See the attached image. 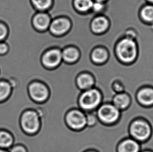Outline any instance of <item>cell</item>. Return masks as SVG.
I'll list each match as a JSON object with an SVG mask.
<instances>
[{"label":"cell","instance_id":"6da1fadb","mask_svg":"<svg viewBox=\"0 0 153 152\" xmlns=\"http://www.w3.org/2000/svg\"><path fill=\"white\" fill-rule=\"evenodd\" d=\"M102 104V93L95 87L82 91L79 97V109L85 113L96 111Z\"/></svg>","mask_w":153,"mask_h":152},{"label":"cell","instance_id":"7a4b0ae2","mask_svg":"<svg viewBox=\"0 0 153 152\" xmlns=\"http://www.w3.org/2000/svg\"><path fill=\"white\" fill-rule=\"evenodd\" d=\"M115 51L120 61L124 64L130 63L134 61L137 57V44L131 38H123L118 41Z\"/></svg>","mask_w":153,"mask_h":152},{"label":"cell","instance_id":"3957f363","mask_svg":"<svg viewBox=\"0 0 153 152\" xmlns=\"http://www.w3.org/2000/svg\"><path fill=\"white\" fill-rule=\"evenodd\" d=\"M152 130L148 121L137 118L131 122L129 127L130 138L140 143L146 142L151 136Z\"/></svg>","mask_w":153,"mask_h":152},{"label":"cell","instance_id":"277c9868","mask_svg":"<svg viewBox=\"0 0 153 152\" xmlns=\"http://www.w3.org/2000/svg\"><path fill=\"white\" fill-rule=\"evenodd\" d=\"M96 115L102 123L111 125L120 119L121 111L112 103H103L96 109Z\"/></svg>","mask_w":153,"mask_h":152},{"label":"cell","instance_id":"5b68a950","mask_svg":"<svg viewBox=\"0 0 153 152\" xmlns=\"http://www.w3.org/2000/svg\"><path fill=\"white\" fill-rule=\"evenodd\" d=\"M21 125L26 134L29 135L37 134L41 125L39 116L34 110L25 111L21 116Z\"/></svg>","mask_w":153,"mask_h":152},{"label":"cell","instance_id":"8992f818","mask_svg":"<svg viewBox=\"0 0 153 152\" xmlns=\"http://www.w3.org/2000/svg\"><path fill=\"white\" fill-rule=\"evenodd\" d=\"M66 125L70 129L79 131L86 127V116L80 109H73L68 111L65 117Z\"/></svg>","mask_w":153,"mask_h":152},{"label":"cell","instance_id":"52a82bcc","mask_svg":"<svg viewBox=\"0 0 153 152\" xmlns=\"http://www.w3.org/2000/svg\"><path fill=\"white\" fill-rule=\"evenodd\" d=\"M29 96L37 103L45 102L49 97V90L46 84L39 81L31 82L28 86Z\"/></svg>","mask_w":153,"mask_h":152},{"label":"cell","instance_id":"ba28073f","mask_svg":"<svg viewBox=\"0 0 153 152\" xmlns=\"http://www.w3.org/2000/svg\"><path fill=\"white\" fill-rule=\"evenodd\" d=\"M62 52L59 49H51L42 56V64L45 67L52 69L58 67L62 63Z\"/></svg>","mask_w":153,"mask_h":152},{"label":"cell","instance_id":"9c48e42d","mask_svg":"<svg viewBox=\"0 0 153 152\" xmlns=\"http://www.w3.org/2000/svg\"><path fill=\"white\" fill-rule=\"evenodd\" d=\"M70 20L66 18H58L52 21L49 26V31L53 35L62 36L66 34L71 28Z\"/></svg>","mask_w":153,"mask_h":152},{"label":"cell","instance_id":"30bf717a","mask_svg":"<svg viewBox=\"0 0 153 152\" xmlns=\"http://www.w3.org/2000/svg\"><path fill=\"white\" fill-rule=\"evenodd\" d=\"M137 102L144 107L153 106V88L144 86L139 89L136 95Z\"/></svg>","mask_w":153,"mask_h":152},{"label":"cell","instance_id":"8fae6325","mask_svg":"<svg viewBox=\"0 0 153 152\" xmlns=\"http://www.w3.org/2000/svg\"><path fill=\"white\" fill-rule=\"evenodd\" d=\"M51 17L46 13H37L33 16L32 24L33 27L38 31H46L51 24Z\"/></svg>","mask_w":153,"mask_h":152},{"label":"cell","instance_id":"7c38bea8","mask_svg":"<svg viewBox=\"0 0 153 152\" xmlns=\"http://www.w3.org/2000/svg\"><path fill=\"white\" fill-rule=\"evenodd\" d=\"M110 23L108 19L104 16H97L91 21V28L93 32L95 34L105 33L109 27Z\"/></svg>","mask_w":153,"mask_h":152},{"label":"cell","instance_id":"4fadbf2b","mask_svg":"<svg viewBox=\"0 0 153 152\" xmlns=\"http://www.w3.org/2000/svg\"><path fill=\"white\" fill-rule=\"evenodd\" d=\"M76 83L77 87L82 91L87 90L95 86V79L88 72H82L77 77Z\"/></svg>","mask_w":153,"mask_h":152},{"label":"cell","instance_id":"5bb4252c","mask_svg":"<svg viewBox=\"0 0 153 152\" xmlns=\"http://www.w3.org/2000/svg\"><path fill=\"white\" fill-rule=\"evenodd\" d=\"M118 152H140V143L131 138H126L120 142L117 147Z\"/></svg>","mask_w":153,"mask_h":152},{"label":"cell","instance_id":"9a60e30c","mask_svg":"<svg viewBox=\"0 0 153 152\" xmlns=\"http://www.w3.org/2000/svg\"><path fill=\"white\" fill-rule=\"evenodd\" d=\"M131 102L130 95L125 92L116 93L112 101V103L120 111L127 109L130 105Z\"/></svg>","mask_w":153,"mask_h":152},{"label":"cell","instance_id":"2e32d148","mask_svg":"<svg viewBox=\"0 0 153 152\" xmlns=\"http://www.w3.org/2000/svg\"><path fill=\"white\" fill-rule=\"evenodd\" d=\"M62 60L68 64L77 62L79 58L80 53L78 49L75 47H66L62 52Z\"/></svg>","mask_w":153,"mask_h":152},{"label":"cell","instance_id":"e0dca14e","mask_svg":"<svg viewBox=\"0 0 153 152\" xmlns=\"http://www.w3.org/2000/svg\"><path fill=\"white\" fill-rule=\"evenodd\" d=\"M109 58V54L105 49L102 47L96 48L91 53V60L94 63L98 65L103 64Z\"/></svg>","mask_w":153,"mask_h":152},{"label":"cell","instance_id":"ac0fdd59","mask_svg":"<svg viewBox=\"0 0 153 152\" xmlns=\"http://www.w3.org/2000/svg\"><path fill=\"white\" fill-rule=\"evenodd\" d=\"M14 139L9 132L0 130V148L8 150L13 145Z\"/></svg>","mask_w":153,"mask_h":152},{"label":"cell","instance_id":"d6986e66","mask_svg":"<svg viewBox=\"0 0 153 152\" xmlns=\"http://www.w3.org/2000/svg\"><path fill=\"white\" fill-rule=\"evenodd\" d=\"M93 3V0H74L73 5L77 12L86 13L92 9Z\"/></svg>","mask_w":153,"mask_h":152},{"label":"cell","instance_id":"ffe728a7","mask_svg":"<svg viewBox=\"0 0 153 152\" xmlns=\"http://www.w3.org/2000/svg\"><path fill=\"white\" fill-rule=\"evenodd\" d=\"M12 92V86L5 80H0V102L6 100Z\"/></svg>","mask_w":153,"mask_h":152},{"label":"cell","instance_id":"44dd1931","mask_svg":"<svg viewBox=\"0 0 153 152\" xmlns=\"http://www.w3.org/2000/svg\"><path fill=\"white\" fill-rule=\"evenodd\" d=\"M36 10L38 11H45L51 7L52 0H30Z\"/></svg>","mask_w":153,"mask_h":152},{"label":"cell","instance_id":"7402d4cb","mask_svg":"<svg viewBox=\"0 0 153 152\" xmlns=\"http://www.w3.org/2000/svg\"><path fill=\"white\" fill-rule=\"evenodd\" d=\"M141 17L145 21L153 22V6H146L141 10Z\"/></svg>","mask_w":153,"mask_h":152},{"label":"cell","instance_id":"603a6c76","mask_svg":"<svg viewBox=\"0 0 153 152\" xmlns=\"http://www.w3.org/2000/svg\"><path fill=\"white\" fill-rule=\"evenodd\" d=\"M86 116V126L91 127L97 123L99 119L96 115V110L85 113Z\"/></svg>","mask_w":153,"mask_h":152},{"label":"cell","instance_id":"cb8c5ba5","mask_svg":"<svg viewBox=\"0 0 153 152\" xmlns=\"http://www.w3.org/2000/svg\"><path fill=\"white\" fill-rule=\"evenodd\" d=\"M91 128H93V129L94 131L95 134V147L94 150L97 152L98 151L100 150V133L99 129H98L97 127L94 125L93 127H91ZM28 152H33L32 151V144H31V135H30V149L28 151Z\"/></svg>","mask_w":153,"mask_h":152},{"label":"cell","instance_id":"d4e9b609","mask_svg":"<svg viewBox=\"0 0 153 152\" xmlns=\"http://www.w3.org/2000/svg\"><path fill=\"white\" fill-rule=\"evenodd\" d=\"M8 30L7 27L4 23L0 22V42H3L6 39Z\"/></svg>","mask_w":153,"mask_h":152},{"label":"cell","instance_id":"484cf974","mask_svg":"<svg viewBox=\"0 0 153 152\" xmlns=\"http://www.w3.org/2000/svg\"><path fill=\"white\" fill-rule=\"evenodd\" d=\"M105 4L102 2H94L93 5L92 9L94 12L98 14V13L102 12L105 8Z\"/></svg>","mask_w":153,"mask_h":152},{"label":"cell","instance_id":"4316f807","mask_svg":"<svg viewBox=\"0 0 153 152\" xmlns=\"http://www.w3.org/2000/svg\"><path fill=\"white\" fill-rule=\"evenodd\" d=\"M112 88L116 93L124 92L123 85L121 83V82L119 81H117L114 82V84L112 85Z\"/></svg>","mask_w":153,"mask_h":152},{"label":"cell","instance_id":"83f0119b","mask_svg":"<svg viewBox=\"0 0 153 152\" xmlns=\"http://www.w3.org/2000/svg\"><path fill=\"white\" fill-rule=\"evenodd\" d=\"M7 150L8 152H27L26 148L21 145L13 146L11 148Z\"/></svg>","mask_w":153,"mask_h":152},{"label":"cell","instance_id":"f1b7e54d","mask_svg":"<svg viewBox=\"0 0 153 152\" xmlns=\"http://www.w3.org/2000/svg\"><path fill=\"white\" fill-rule=\"evenodd\" d=\"M9 47L4 41L0 42V55H3L7 53Z\"/></svg>","mask_w":153,"mask_h":152},{"label":"cell","instance_id":"f546056e","mask_svg":"<svg viewBox=\"0 0 153 152\" xmlns=\"http://www.w3.org/2000/svg\"><path fill=\"white\" fill-rule=\"evenodd\" d=\"M16 81H17V82H22V83H25V84H26V85H27V86H29V84H28V83H27V82H25V81H23V80H21H21H16V79H15V81L14 83H12V84H11V86H12V85H13V84H15V83L16 82ZM33 101V100H31V107H30V109H31V105H32ZM26 134L25 133V136H24V138H23V139H22V141H21L20 142H18V143H17V142H14V144H17V145H21V144H22V142H23V141H24V139H25V136H26Z\"/></svg>","mask_w":153,"mask_h":152},{"label":"cell","instance_id":"4dcf8cb0","mask_svg":"<svg viewBox=\"0 0 153 152\" xmlns=\"http://www.w3.org/2000/svg\"><path fill=\"white\" fill-rule=\"evenodd\" d=\"M15 79H22V80H25V81H27V82H28L29 84L30 83V82H29V81H27V80H26V79H23V78H14V80H12V81H10V84H11V83H13V82H14ZM32 107H33V104H32ZM32 107H31V109H32ZM27 134H27V135H26V138H25V140H24V142H23V143H22V144L21 145H23V144H24V142H25V141H26V138H27ZM13 143H14V142H13ZM13 145H14V143H13Z\"/></svg>","mask_w":153,"mask_h":152},{"label":"cell","instance_id":"1f68e13d","mask_svg":"<svg viewBox=\"0 0 153 152\" xmlns=\"http://www.w3.org/2000/svg\"><path fill=\"white\" fill-rule=\"evenodd\" d=\"M108 29H109L110 30V31H111V33L112 32H113V31H112V30H113V29H112V28L111 27L109 26V28H108ZM109 55L110 57H114V56H117L116 55V51H115V52L114 53L109 54Z\"/></svg>","mask_w":153,"mask_h":152},{"label":"cell","instance_id":"d6a6232c","mask_svg":"<svg viewBox=\"0 0 153 152\" xmlns=\"http://www.w3.org/2000/svg\"><path fill=\"white\" fill-rule=\"evenodd\" d=\"M16 78H23V79H26V80H27V79H25V78H23V77H16ZM13 78V79H10V81H9V83H10V81H12V80H14V78ZM27 81H28V80H27ZM33 102H34V101H33ZM32 108H33V107H32ZM31 110H32V109H31ZM27 136H28V134H27ZM26 140H27V138H26ZM26 141H25V142H26ZM25 142H24V144H25ZM24 144H23V145H24ZM13 146H14V145H13Z\"/></svg>","mask_w":153,"mask_h":152},{"label":"cell","instance_id":"836d02e7","mask_svg":"<svg viewBox=\"0 0 153 152\" xmlns=\"http://www.w3.org/2000/svg\"><path fill=\"white\" fill-rule=\"evenodd\" d=\"M16 80H23V81H25V82H27V83H28V84H29V83H28V82H26V81H24V80H22V79H16ZM14 82H15V81H14V82H13V83H11V84H10V85H11V84H12V83H14ZM32 104H33V103H32ZM31 107H32V105H31ZM26 135H27V134H26ZM26 136H25V138H26ZM25 139H24V140H25ZM24 141H23V142H22V144H21V145H22V143H23V142H24ZM14 144H15V145H17V144H14Z\"/></svg>","mask_w":153,"mask_h":152},{"label":"cell","instance_id":"e575fe53","mask_svg":"<svg viewBox=\"0 0 153 152\" xmlns=\"http://www.w3.org/2000/svg\"><path fill=\"white\" fill-rule=\"evenodd\" d=\"M16 83H21V84H23V85H24V86H26V87H27V88H28V87H27V86H25V84H23V83H19V82H16ZM31 100H30V102H31ZM24 136H23V137H24ZM21 139L20 140H21ZM20 140H19V141H20Z\"/></svg>","mask_w":153,"mask_h":152},{"label":"cell","instance_id":"d590c367","mask_svg":"<svg viewBox=\"0 0 153 152\" xmlns=\"http://www.w3.org/2000/svg\"><path fill=\"white\" fill-rule=\"evenodd\" d=\"M0 152H8L7 150H4L2 148H0Z\"/></svg>","mask_w":153,"mask_h":152},{"label":"cell","instance_id":"8d00e7d4","mask_svg":"<svg viewBox=\"0 0 153 152\" xmlns=\"http://www.w3.org/2000/svg\"><path fill=\"white\" fill-rule=\"evenodd\" d=\"M95 1H97V2H102L103 3V2L105 1L106 0H95Z\"/></svg>","mask_w":153,"mask_h":152},{"label":"cell","instance_id":"74e56055","mask_svg":"<svg viewBox=\"0 0 153 152\" xmlns=\"http://www.w3.org/2000/svg\"><path fill=\"white\" fill-rule=\"evenodd\" d=\"M140 152H153L152 151H151L149 150H145V151H141Z\"/></svg>","mask_w":153,"mask_h":152},{"label":"cell","instance_id":"f35d334b","mask_svg":"<svg viewBox=\"0 0 153 152\" xmlns=\"http://www.w3.org/2000/svg\"><path fill=\"white\" fill-rule=\"evenodd\" d=\"M97 152L95 151H86V152Z\"/></svg>","mask_w":153,"mask_h":152},{"label":"cell","instance_id":"ab89813d","mask_svg":"<svg viewBox=\"0 0 153 152\" xmlns=\"http://www.w3.org/2000/svg\"><path fill=\"white\" fill-rule=\"evenodd\" d=\"M149 2H152V3H153V0H148Z\"/></svg>","mask_w":153,"mask_h":152}]
</instances>
